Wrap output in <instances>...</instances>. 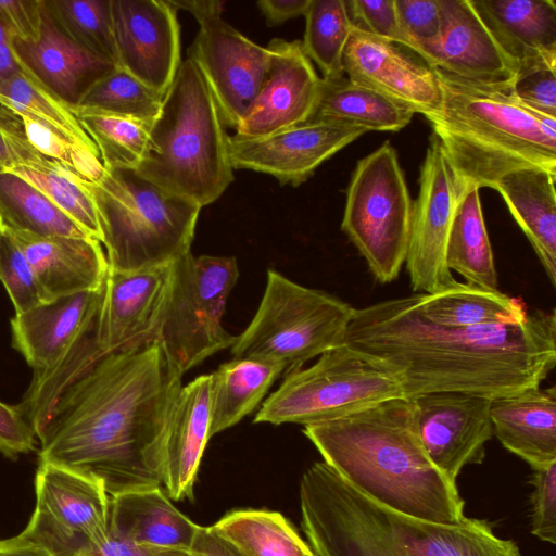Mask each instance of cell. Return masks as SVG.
I'll return each instance as SVG.
<instances>
[{
  "mask_svg": "<svg viewBox=\"0 0 556 556\" xmlns=\"http://www.w3.org/2000/svg\"><path fill=\"white\" fill-rule=\"evenodd\" d=\"M556 174L525 167L494 186L535 251L551 283L556 282Z\"/></svg>",
  "mask_w": 556,
  "mask_h": 556,
  "instance_id": "f546056e",
  "label": "cell"
},
{
  "mask_svg": "<svg viewBox=\"0 0 556 556\" xmlns=\"http://www.w3.org/2000/svg\"><path fill=\"white\" fill-rule=\"evenodd\" d=\"M199 25L188 58L204 77L225 125L236 129L260 92L269 51L226 23L222 15Z\"/></svg>",
  "mask_w": 556,
  "mask_h": 556,
  "instance_id": "4fadbf2b",
  "label": "cell"
},
{
  "mask_svg": "<svg viewBox=\"0 0 556 556\" xmlns=\"http://www.w3.org/2000/svg\"><path fill=\"white\" fill-rule=\"evenodd\" d=\"M267 73L251 109L235 129L236 138L256 139L308 121L316 108L321 78L300 40L275 38Z\"/></svg>",
  "mask_w": 556,
  "mask_h": 556,
  "instance_id": "ac0fdd59",
  "label": "cell"
},
{
  "mask_svg": "<svg viewBox=\"0 0 556 556\" xmlns=\"http://www.w3.org/2000/svg\"><path fill=\"white\" fill-rule=\"evenodd\" d=\"M35 493V507L62 527L94 542L106 540L111 496L99 481L61 465L39 463Z\"/></svg>",
  "mask_w": 556,
  "mask_h": 556,
  "instance_id": "4316f807",
  "label": "cell"
},
{
  "mask_svg": "<svg viewBox=\"0 0 556 556\" xmlns=\"http://www.w3.org/2000/svg\"><path fill=\"white\" fill-rule=\"evenodd\" d=\"M413 202L396 150L384 142L361 159L346 189L342 231L381 283L405 264Z\"/></svg>",
  "mask_w": 556,
  "mask_h": 556,
  "instance_id": "30bf717a",
  "label": "cell"
},
{
  "mask_svg": "<svg viewBox=\"0 0 556 556\" xmlns=\"http://www.w3.org/2000/svg\"><path fill=\"white\" fill-rule=\"evenodd\" d=\"M150 556H190L189 549L165 548L156 549Z\"/></svg>",
  "mask_w": 556,
  "mask_h": 556,
  "instance_id": "680465c9",
  "label": "cell"
},
{
  "mask_svg": "<svg viewBox=\"0 0 556 556\" xmlns=\"http://www.w3.org/2000/svg\"><path fill=\"white\" fill-rule=\"evenodd\" d=\"M199 528L174 506L162 486L110 498L109 530L140 546L189 549Z\"/></svg>",
  "mask_w": 556,
  "mask_h": 556,
  "instance_id": "f1b7e54d",
  "label": "cell"
},
{
  "mask_svg": "<svg viewBox=\"0 0 556 556\" xmlns=\"http://www.w3.org/2000/svg\"><path fill=\"white\" fill-rule=\"evenodd\" d=\"M172 269V263L130 271L109 268L97 323L104 355L156 341Z\"/></svg>",
  "mask_w": 556,
  "mask_h": 556,
  "instance_id": "e0dca14e",
  "label": "cell"
},
{
  "mask_svg": "<svg viewBox=\"0 0 556 556\" xmlns=\"http://www.w3.org/2000/svg\"><path fill=\"white\" fill-rule=\"evenodd\" d=\"M446 265L469 286L497 290V271L477 188L469 189L456 204L446 245Z\"/></svg>",
  "mask_w": 556,
  "mask_h": 556,
  "instance_id": "836d02e7",
  "label": "cell"
},
{
  "mask_svg": "<svg viewBox=\"0 0 556 556\" xmlns=\"http://www.w3.org/2000/svg\"><path fill=\"white\" fill-rule=\"evenodd\" d=\"M10 231L27 257L47 302L103 286L109 263L100 241Z\"/></svg>",
  "mask_w": 556,
  "mask_h": 556,
  "instance_id": "cb8c5ba5",
  "label": "cell"
},
{
  "mask_svg": "<svg viewBox=\"0 0 556 556\" xmlns=\"http://www.w3.org/2000/svg\"><path fill=\"white\" fill-rule=\"evenodd\" d=\"M42 23V0H0V26L10 40L36 41Z\"/></svg>",
  "mask_w": 556,
  "mask_h": 556,
  "instance_id": "681fc988",
  "label": "cell"
},
{
  "mask_svg": "<svg viewBox=\"0 0 556 556\" xmlns=\"http://www.w3.org/2000/svg\"><path fill=\"white\" fill-rule=\"evenodd\" d=\"M169 294L156 336L172 366L184 376L236 337L222 325L227 299L239 277L233 256H194L172 263Z\"/></svg>",
  "mask_w": 556,
  "mask_h": 556,
  "instance_id": "8fae6325",
  "label": "cell"
},
{
  "mask_svg": "<svg viewBox=\"0 0 556 556\" xmlns=\"http://www.w3.org/2000/svg\"><path fill=\"white\" fill-rule=\"evenodd\" d=\"M0 220L42 237L90 238L66 213L22 177L0 173Z\"/></svg>",
  "mask_w": 556,
  "mask_h": 556,
  "instance_id": "d590c367",
  "label": "cell"
},
{
  "mask_svg": "<svg viewBox=\"0 0 556 556\" xmlns=\"http://www.w3.org/2000/svg\"><path fill=\"white\" fill-rule=\"evenodd\" d=\"M355 308L327 292L268 269L258 308L230 348L235 358L281 364L285 374L342 345Z\"/></svg>",
  "mask_w": 556,
  "mask_h": 556,
  "instance_id": "ba28073f",
  "label": "cell"
},
{
  "mask_svg": "<svg viewBox=\"0 0 556 556\" xmlns=\"http://www.w3.org/2000/svg\"><path fill=\"white\" fill-rule=\"evenodd\" d=\"M0 105L17 115L43 122L75 143L98 152L74 111L21 67L0 80Z\"/></svg>",
  "mask_w": 556,
  "mask_h": 556,
  "instance_id": "8d00e7d4",
  "label": "cell"
},
{
  "mask_svg": "<svg viewBox=\"0 0 556 556\" xmlns=\"http://www.w3.org/2000/svg\"><path fill=\"white\" fill-rule=\"evenodd\" d=\"M12 163L9 149L0 129V173L7 170Z\"/></svg>",
  "mask_w": 556,
  "mask_h": 556,
  "instance_id": "6f0895ef",
  "label": "cell"
},
{
  "mask_svg": "<svg viewBox=\"0 0 556 556\" xmlns=\"http://www.w3.org/2000/svg\"><path fill=\"white\" fill-rule=\"evenodd\" d=\"M181 378L157 341L103 356L59 399L37 438L39 463L89 476L110 496L163 488Z\"/></svg>",
  "mask_w": 556,
  "mask_h": 556,
  "instance_id": "6da1fadb",
  "label": "cell"
},
{
  "mask_svg": "<svg viewBox=\"0 0 556 556\" xmlns=\"http://www.w3.org/2000/svg\"><path fill=\"white\" fill-rule=\"evenodd\" d=\"M422 316L446 328H471L523 321L522 303L498 290L457 282L432 294L414 293Z\"/></svg>",
  "mask_w": 556,
  "mask_h": 556,
  "instance_id": "4dcf8cb0",
  "label": "cell"
},
{
  "mask_svg": "<svg viewBox=\"0 0 556 556\" xmlns=\"http://www.w3.org/2000/svg\"><path fill=\"white\" fill-rule=\"evenodd\" d=\"M43 5L66 37L117 66L111 0H43Z\"/></svg>",
  "mask_w": 556,
  "mask_h": 556,
  "instance_id": "ab89813d",
  "label": "cell"
},
{
  "mask_svg": "<svg viewBox=\"0 0 556 556\" xmlns=\"http://www.w3.org/2000/svg\"><path fill=\"white\" fill-rule=\"evenodd\" d=\"M345 343L393 370L406 397L495 399L541 386L555 368L556 316L534 309L517 324L446 328L427 320L413 294L355 308Z\"/></svg>",
  "mask_w": 556,
  "mask_h": 556,
  "instance_id": "7a4b0ae2",
  "label": "cell"
},
{
  "mask_svg": "<svg viewBox=\"0 0 556 556\" xmlns=\"http://www.w3.org/2000/svg\"><path fill=\"white\" fill-rule=\"evenodd\" d=\"M531 484V533L538 539L556 543V462L533 470Z\"/></svg>",
  "mask_w": 556,
  "mask_h": 556,
  "instance_id": "c3c4849f",
  "label": "cell"
},
{
  "mask_svg": "<svg viewBox=\"0 0 556 556\" xmlns=\"http://www.w3.org/2000/svg\"><path fill=\"white\" fill-rule=\"evenodd\" d=\"M102 296L103 286L15 313L11 319L12 345L33 368V374L59 364L97 325Z\"/></svg>",
  "mask_w": 556,
  "mask_h": 556,
  "instance_id": "ffe728a7",
  "label": "cell"
},
{
  "mask_svg": "<svg viewBox=\"0 0 556 556\" xmlns=\"http://www.w3.org/2000/svg\"><path fill=\"white\" fill-rule=\"evenodd\" d=\"M312 0H261L256 5L268 26H278L288 20L304 15Z\"/></svg>",
  "mask_w": 556,
  "mask_h": 556,
  "instance_id": "f5cc1de1",
  "label": "cell"
},
{
  "mask_svg": "<svg viewBox=\"0 0 556 556\" xmlns=\"http://www.w3.org/2000/svg\"><path fill=\"white\" fill-rule=\"evenodd\" d=\"M0 129L12 160L4 172H11L28 181L90 238L101 242L99 216L88 184L64 164L37 151L28 142L18 115L1 105Z\"/></svg>",
  "mask_w": 556,
  "mask_h": 556,
  "instance_id": "603a6c76",
  "label": "cell"
},
{
  "mask_svg": "<svg viewBox=\"0 0 556 556\" xmlns=\"http://www.w3.org/2000/svg\"><path fill=\"white\" fill-rule=\"evenodd\" d=\"M395 9L412 52L431 66L443 33L442 0H395Z\"/></svg>",
  "mask_w": 556,
  "mask_h": 556,
  "instance_id": "f6af8a7d",
  "label": "cell"
},
{
  "mask_svg": "<svg viewBox=\"0 0 556 556\" xmlns=\"http://www.w3.org/2000/svg\"><path fill=\"white\" fill-rule=\"evenodd\" d=\"M434 68L442 102L424 116L453 172L457 202L519 168L556 174V118L519 102L510 85H490Z\"/></svg>",
  "mask_w": 556,
  "mask_h": 556,
  "instance_id": "5b68a950",
  "label": "cell"
},
{
  "mask_svg": "<svg viewBox=\"0 0 556 556\" xmlns=\"http://www.w3.org/2000/svg\"><path fill=\"white\" fill-rule=\"evenodd\" d=\"M414 112L372 88L346 76L321 78L316 108L309 119L337 121L367 128L369 131H400Z\"/></svg>",
  "mask_w": 556,
  "mask_h": 556,
  "instance_id": "1f68e13d",
  "label": "cell"
},
{
  "mask_svg": "<svg viewBox=\"0 0 556 556\" xmlns=\"http://www.w3.org/2000/svg\"><path fill=\"white\" fill-rule=\"evenodd\" d=\"M37 437L15 405L0 401V453L16 459L36 448Z\"/></svg>",
  "mask_w": 556,
  "mask_h": 556,
  "instance_id": "f907efd6",
  "label": "cell"
},
{
  "mask_svg": "<svg viewBox=\"0 0 556 556\" xmlns=\"http://www.w3.org/2000/svg\"><path fill=\"white\" fill-rule=\"evenodd\" d=\"M493 435L532 470L556 462V388L533 387L492 399Z\"/></svg>",
  "mask_w": 556,
  "mask_h": 556,
  "instance_id": "484cf974",
  "label": "cell"
},
{
  "mask_svg": "<svg viewBox=\"0 0 556 556\" xmlns=\"http://www.w3.org/2000/svg\"><path fill=\"white\" fill-rule=\"evenodd\" d=\"M211 527L243 556H317L278 511L232 510Z\"/></svg>",
  "mask_w": 556,
  "mask_h": 556,
  "instance_id": "e575fe53",
  "label": "cell"
},
{
  "mask_svg": "<svg viewBox=\"0 0 556 556\" xmlns=\"http://www.w3.org/2000/svg\"><path fill=\"white\" fill-rule=\"evenodd\" d=\"M164 94L115 66L85 93L73 110L105 112L152 125L160 114Z\"/></svg>",
  "mask_w": 556,
  "mask_h": 556,
  "instance_id": "60d3db41",
  "label": "cell"
},
{
  "mask_svg": "<svg viewBox=\"0 0 556 556\" xmlns=\"http://www.w3.org/2000/svg\"><path fill=\"white\" fill-rule=\"evenodd\" d=\"M413 401L424 450L444 476L456 482L466 465L482 463L485 444L493 437L492 399L435 392L418 395Z\"/></svg>",
  "mask_w": 556,
  "mask_h": 556,
  "instance_id": "9a60e30c",
  "label": "cell"
},
{
  "mask_svg": "<svg viewBox=\"0 0 556 556\" xmlns=\"http://www.w3.org/2000/svg\"><path fill=\"white\" fill-rule=\"evenodd\" d=\"M303 433L323 462L368 498L434 522L466 518L456 482L424 450L413 399H390L337 420L305 426Z\"/></svg>",
  "mask_w": 556,
  "mask_h": 556,
  "instance_id": "3957f363",
  "label": "cell"
},
{
  "mask_svg": "<svg viewBox=\"0 0 556 556\" xmlns=\"http://www.w3.org/2000/svg\"><path fill=\"white\" fill-rule=\"evenodd\" d=\"M212 377L202 375L181 387L164 445V483L174 501L193 497L199 467L211 437Z\"/></svg>",
  "mask_w": 556,
  "mask_h": 556,
  "instance_id": "d4e9b609",
  "label": "cell"
},
{
  "mask_svg": "<svg viewBox=\"0 0 556 556\" xmlns=\"http://www.w3.org/2000/svg\"><path fill=\"white\" fill-rule=\"evenodd\" d=\"M105 168H134L143 160L151 124L99 111L73 110Z\"/></svg>",
  "mask_w": 556,
  "mask_h": 556,
  "instance_id": "f35d334b",
  "label": "cell"
},
{
  "mask_svg": "<svg viewBox=\"0 0 556 556\" xmlns=\"http://www.w3.org/2000/svg\"><path fill=\"white\" fill-rule=\"evenodd\" d=\"M500 48L515 64L556 63L554 0H471Z\"/></svg>",
  "mask_w": 556,
  "mask_h": 556,
  "instance_id": "83f0119b",
  "label": "cell"
},
{
  "mask_svg": "<svg viewBox=\"0 0 556 556\" xmlns=\"http://www.w3.org/2000/svg\"><path fill=\"white\" fill-rule=\"evenodd\" d=\"M117 66L164 94L180 65L177 10L168 0H111Z\"/></svg>",
  "mask_w": 556,
  "mask_h": 556,
  "instance_id": "2e32d148",
  "label": "cell"
},
{
  "mask_svg": "<svg viewBox=\"0 0 556 556\" xmlns=\"http://www.w3.org/2000/svg\"><path fill=\"white\" fill-rule=\"evenodd\" d=\"M346 5L353 25L412 51L410 42L399 22L395 0H352L346 1Z\"/></svg>",
  "mask_w": 556,
  "mask_h": 556,
  "instance_id": "7dc6e473",
  "label": "cell"
},
{
  "mask_svg": "<svg viewBox=\"0 0 556 556\" xmlns=\"http://www.w3.org/2000/svg\"><path fill=\"white\" fill-rule=\"evenodd\" d=\"M456 204L453 172L432 136L420 166L419 193L413 203L405 260L415 293L432 294L458 282L446 265V245Z\"/></svg>",
  "mask_w": 556,
  "mask_h": 556,
  "instance_id": "7c38bea8",
  "label": "cell"
},
{
  "mask_svg": "<svg viewBox=\"0 0 556 556\" xmlns=\"http://www.w3.org/2000/svg\"><path fill=\"white\" fill-rule=\"evenodd\" d=\"M0 281L14 305L15 313L26 312L47 302L27 257L1 220Z\"/></svg>",
  "mask_w": 556,
  "mask_h": 556,
  "instance_id": "ee69618b",
  "label": "cell"
},
{
  "mask_svg": "<svg viewBox=\"0 0 556 556\" xmlns=\"http://www.w3.org/2000/svg\"><path fill=\"white\" fill-rule=\"evenodd\" d=\"M23 538L41 545L52 556H150L156 548L128 542L109 530L106 540L94 542L58 523L45 510L35 507Z\"/></svg>",
  "mask_w": 556,
  "mask_h": 556,
  "instance_id": "b9f144b4",
  "label": "cell"
},
{
  "mask_svg": "<svg viewBox=\"0 0 556 556\" xmlns=\"http://www.w3.org/2000/svg\"><path fill=\"white\" fill-rule=\"evenodd\" d=\"M283 372L281 364L258 358L233 357L222 364L211 374V437L252 413Z\"/></svg>",
  "mask_w": 556,
  "mask_h": 556,
  "instance_id": "d6a6232c",
  "label": "cell"
},
{
  "mask_svg": "<svg viewBox=\"0 0 556 556\" xmlns=\"http://www.w3.org/2000/svg\"><path fill=\"white\" fill-rule=\"evenodd\" d=\"M300 506L317 556H521L488 520L441 523L405 515L368 498L325 462L303 473Z\"/></svg>",
  "mask_w": 556,
  "mask_h": 556,
  "instance_id": "277c9868",
  "label": "cell"
},
{
  "mask_svg": "<svg viewBox=\"0 0 556 556\" xmlns=\"http://www.w3.org/2000/svg\"><path fill=\"white\" fill-rule=\"evenodd\" d=\"M11 48L18 66L72 110L116 66L66 37L48 14L43 0L39 38L33 42L11 40Z\"/></svg>",
  "mask_w": 556,
  "mask_h": 556,
  "instance_id": "44dd1931",
  "label": "cell"
},
{
  "mask_svg": "<svg viewBox=\"0 0 556 556\" xmlns=\"http://www.w3.org/2000/svg\"><path fill=\"white\" fill-rule=\"evenodd\" d=\"M346 77L382 93L414 113L427 114L442 102L434 68L408 49L352 28L344 54Z\"/></svg>",
  "mask_w": 556,
  "mask_h": 556,
  "instance_id": "d6986e66",
  "label": "cell"
},
{
  "mask_svg": "<svg viewBox=\"0 0 556 556\" xmlns=\"http://www.w3.org/2000/svg\"><path fill=\"white\" fill-rule=\"evenodd\" d=\"M225 126L204 77L188 58L163 97L136 170L170 194L208 205L233 181Z\"/></svg>",
  "mask_w": 556,
  "mask_h": 556,
  "instance_id": "8992f818",
  "label": "cell"
},
{
  "mask_svg": "<svg viewBox=\"0 0 556 556\" xmlns=\"http://www.w3.org/2000/svg\"><path fill=\"white\" fill-rule=\"evenodd\" d=\"M190 556H243L235 546L218 535L212 527L199 528L192 545Z\"/></svg>",
  "mask_w": 556,
  "mask_h": 556,
  "instance_id": "816d5d0a",
  "label": "cell"
},
{
  "mask_svg": "<svg viewBox=\"0 0 556 556\" xmlns=\"http://www.w3.org/2000/svg\"><path fill=\"white\" fill-rule=\"evenodd\" d=\"M176 10L189 11L202 23L211 17L222 15V2L216 0H168Z\"/></svg>",
  "mask_w": 556,
  "mask_h": 556,
  "instance_id": "11a10c76",
  "label": "cell"
},
{
  "mask_svg": "<svg viewBox=\"0 0 556 556\" xmlns=\"http://www.w3.org/2000/svg\"><path fill=\"white\" fill-rule=\"evenodd\" d=\"M0 556H52L45 547L21 534L0 540Z\"/></svg>",
  "mask_w": 556,
  "mask_h": 556,
  "instance_id": "db71d44e",
  "label": "cell"
},
{
  "mask_svg": "<svg viewBox=\"0 0 556 556\" xmlns=\"http://www.w3.org/2000/svg\"><path fill=\"white\" fill-rule=\"evenodd\" d=\"M20 66L11 48V40L0 26V80L14 74Z\"/></svg>",
  "mask_w": 556,
  "mask_h": 556,
  "instance_id": "9f6ffc18",
  "label": "cell"
},
{
  "mask_svg": "<svg viewBox=\"0 0 556 556\" xmlns=\"http://www.w3.org/2000/svg\"><path fill=\"white\" fill-rule=\"evenodd\" d=\"M304 16L305 54L318 65L323 78L343 76V54L354 26L346 1L312 0Z\"/></svg>",
  "mask_w": 556,
  "mask_h": 556,
  "instance_id": "74e56055",
  "label": "cell"
},
{
  "mask_svg": "<svg viewBox=\"0 0 556 556\" xmlns=\"http://www.w3.org/2000/svg\"><path fill=\"white\" fill-rule=\"evenodd\" d=\"M400 396L404 394L393 370L344 343L318 356L312 366L286 375L254 422L318 425Z\"/></svg>",
  "mask_w": 556,
  "mask_h": 556,
  "instance_id": "9c48e42d",
  "label": "cell"
},
{
  "mask_svg": "<svg viewBox=\"0 0 556 556\" xmlns=\"http://www.w3.org/2000/svg\"><path fill=\"white\" fill-rule=\"evenodd\" d=\"M443 33L431 67L490 85H510L517 67L497 45L471 0H442Z\"/></svg>",
  "mask_w": 556,
  "mask_h": 556,
  "instance_id": "7402d4cb",
  "label": "cell"
},
{
  "mask_svg": "<svg viewBox=\"0 0 556 556\" xmlns=\"http://www.w3.org/2000/svg\"><path fill=\"white\" fill-rule=\"evenodd\" d=\"M18 117L28 142L37 151L64 164L87 184L100 179L104 166L97 151L75 143L43 122L26 115Z\"/></svg>",
  "mask_w": 556,
  "mask_h": 556,
  "instance_id": "7bdbcfd3",
  "label": "cell"
},
{
  "mask_svg": "<svg viewBox=\"0 0 556 556\" xmlns=\"http://www.w3.org/2000/svg\"><path fill=\"white\" fill-rule=\"evenodd\" d=\"M99 216L109 268L169 264L191 252L202 207L170 194L134 168H105L87 185Z\"/></svg>",
  "mask_w": 556,
  "mask_h": 556,
  "instance_id": "52a82bcc",
  "label": "cell"
},
{
  "mask_svg": "<svg viewBox=\"0 0 556 556\" xmlns=\"http://www.w3.org/2000/svg\"><path fill=\"white\" fill-rule=\"evenodd\" d=\"M367 128L337 121H314L256 139L228 138L233 169L270 175L281 185L300 186L325 161L359 138Z\"/></svg>",
  "mask_w": 556,
  "mask_h": 556,
  "instance_id": "5bb4252c",
  "label": "cell"
},
{
  "mask_svg": "<svg viewBox=\"0 0 556 556\" xmlns=\"http://www.w3.org/2000/svg\"><path fill=\"white\" fill-rule=\"evenodd\" d=\"M510 91L526 106L556 118V63L541 61L520 66Z\"/></svg>",
  "mask_w": 556,
  "mask_h": 556,
  "instance_id": "bcb514c9",
  "label": "cell"
}]
</instances>
